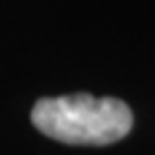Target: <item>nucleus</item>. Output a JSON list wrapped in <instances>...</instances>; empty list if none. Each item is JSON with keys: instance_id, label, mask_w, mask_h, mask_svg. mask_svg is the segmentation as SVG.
I'll return each instance as SVG.
<instances>
[{"instance_id": "obj_1", "label": "nucleus", "mask_w": 155, "mask_h": 155, "mask_svg": "<svg viewBox=\"0 0 155 155\" xmlns=\"http://www.w3.org/2000/svg\"><path fill=\"white\" fill-rule=\"evenodd\" d=\"M30 119L48 138L82 147L119 142L134 125V114L125 101L114 97H93L88 93L39 99Z\"/></svg>"}]
</instances>
